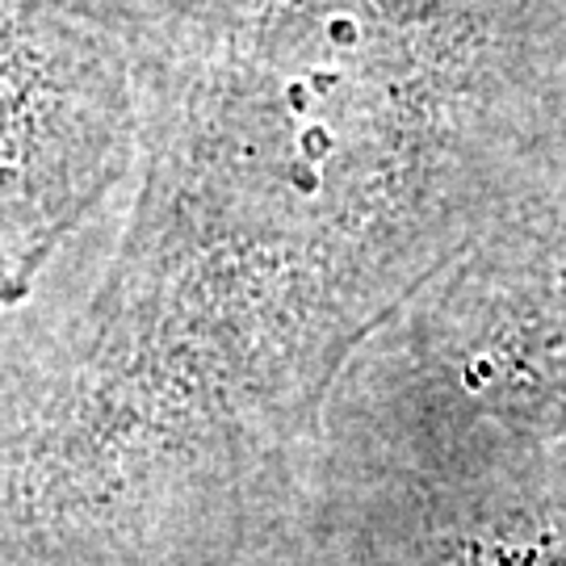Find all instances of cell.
<instances>
[{
	"label": "cell",
	"mask_w": 566,
	"mask_h": 566,
	"mask_svg": "<svg viewBox=\"0 0 566 566\" xmlns=\"http://www.w3.org/2000/svg\"><path fill=\"white\" fill-rule=\"evenodd\" d=\"M139 93L118 21L81 0L0 9V311L30 303L118 198Z\"/></svg>",
	"instance_id": "1"
}]
</instances>
